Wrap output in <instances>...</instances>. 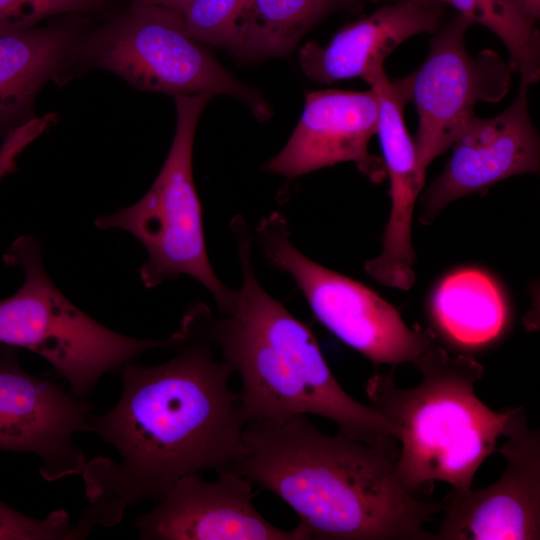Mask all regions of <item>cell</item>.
I'll return each mask as SVG.
<instances>
[{"mask_svg":"<svg viewBox=\"0 0 540 540\" xmlns=\"http://www.w3.org/2000/svg\"><path fill=\"white\" fill-rule=\"evenodd\" d=\"M528 88L521 83L513 102L491 118L474 115L452 144L442 173L422 197L421 221H431L445 206L486 190L508 177L536 173L540 164L537 131L528 109Z\"/></svg>","mask_w":540,"mask_h":540,"instance_id":"13","label":"cell"},{"mask_svg":"<svg viewBox=\"0 0 540 540\" xmlns=\"http://www.w3.org/2000/svg\"><path fill=\"white\" fill-rule=\"evenodd\" d=\"M412 363L422 376L415 387L400 388L386 374L366 384L371 406L401 429L399 479L413 494L435 481L467 491L482 463L498 451L510 408L496 412L477 397L484 368L470 355L435 346Z\"/></svg>","mask_w":540,"mask_h":540,"instance_id":"4","label":"cell"},{"mask_svg":"<svg viewBox=\"0 0 540 540\" xmlns=\"http://www.w3.org/2000/svg\"><path fill=\"white\" fill-rule=\"evenodd\" d=\"M109 0H0V33L37 26L63 15H90Z\"/></svg>","mask_w":540,"mask_h":540,"instance_id":"22","label":"cell"},{"mask_svg":"<svg viewBox=\"0 0 540 540\" xmlns=\"http://www.w3.org/2000/svg\"><path fill=\"white\" fill-rule=\"evenodd\" d=\"M76 52L142 91L173 97L222 94L242 101L259 121L271 116L261 93L229 73L206 44L190 36L182 13L173 9L129 3L81 37Z\"/></svg>","mask_w":540,"mask_h":540,"instance_id":"6","label":"cell"},{"mask_svg":"<svg viewBox=\"0 0 540 540\" xmlns=\"http://www.w3.org/2000/svg\"><path fill=\"white\" fill-rule=\"evenodd\" d=\"M86 17L0 33V138L33 118L38 92L77 51Z\"/></svg>","mask_w":540,"mask_h":540,"instance_id":"17","label":"cell"},{"mask_svg":"<svg viewBox=\"0 0 540 540\" xmlns=\"http://www.w3.org/2000/svg\"><path fill=\"white\" fill-rule=\"evenodd\" d=\"M214 481L199 474L178 479L133 526L142 540H308L300 525L284 530L267 521L253 503V484L233 470Z\"/></svg>","mask_w":540,"mask_h":540,"instance_id":"12","label":"cell"},{"mask_svg":"<svg viewBox=\"0 0 540 540\" xmlns=\"http://www.w3.org/2000/svg\"><path fill=\"white\" fill-rule=\"evenodd\" d=\"M231 228L242 271L231 307L213 315L197 304L185 313L180 328L214 344L238 372L246 422H281L313 414L333 421L347 437L399 449L401 429L346 393L311 329L261 286L251 264L252 235L244 219L234 218Z\"/></svg>","mask_w":540,"mask_h":540,"instance_id":"3","label":"cell"},{"mask_svg":"<svg viewBox=\"0 0 540 540\" xmlns=\"http://www.w3.org/2000/svg\"><path fill=\"white\" fill-rule=\"evenodd\" d=\"M213 96L200 93L174 97L175 134L154 183L135 204L98 216L95 226L127 231L141 242L147 259L139 274L146 288L188 275L211 294L218 312H225L232 305L236 290L224 285L210 264L192 167L197 123Z\"/></svg>","mask_w":540,"mask_h":540,"instance_id":"7","label":"cell"},{"mask_svg":"<svg viewBox=\"0 0 540 540\" xmlns=\"http://www.w3.org/2000/svg\"><path fill=\"white\" fill-rule=\"evenodd\" d=\"M129 3L152 4L183 12L195 0H128Z\"/></svg>","mask_w":540,"mask_h":540,"instance_id":"26","label":"cell"},{"mask_svg":"<svg viewBox=\"0 0 540 540\" xmlns=\"http://www.w3.org/2000/svg\"><path fill=\"white\" fill-rule=\"evenodd\" d=\"M470 24L463 15L454 16L432 38L424 63L405 77L418 114L417 162L425 174L475 115V105L498 102L510 88L512 70L498 53L469 54L465 34Z\"/></svg>","mask_w":540,"mask_h":540,"instance_id":"9","label":"cell"},{"mask_svg":"<svg viewBox=\"0 0 540 540\" xmlns=\"http://www.w3.org/2000/svg\"><path fill=\"white\" fill-rule=\"evenodd\" d=\"M471 23L491 30L509 53V66L528 86L540 78V34L513 0H443Z\"/></svg>","mask_w":540,"mask_h":540,"instance_id":"20","label":"cell"},{"mask_svg":"<svg viewBox=\"0 0 540 540\" xmlns=\"http://www.w3.org/2000/svg\"><path fill=\"white\" fill-rule=\"evenodd\" d=\"M72 530L73 523L64 509L38 519L0 500V540H71Z\"/></svg>","mask_w":540,"mask_h":540,"instance_id":"23","label":"cell"},{"mask_svg":"<svg viewBox=\"0 0 540 540\" xmlns=\"http://www.w3.org/2000/svg\"><path fill=\"white\" fill-rule=\"evenodd\" d=\"M520 13L532 24L540 17V0H513Z\"/></svg>","mask_w":540,"mask_h":540,"instance_id":"25","label":"cell"},{"mask_svg":"<svg viewBox=\"0 0 540 540\" xmlns=\"http://www.w3.org/2000/svg\"><path fill=\"white\" fill-rule=\"evenodd\" d=\"M370 1L379 2V1H389V0H370ZM392 1H412V2H416V3H420L423 5L432 6V7H438L439 5L444 4L443 0H392Z\"/></svg>","mask_w":540,"mask_h":540,"instance_id":"27","label":"cell"},{"mask_svg":"<svg viewBox=\"0 0 540 540\" xmlns=\"http://www.w3.org/2000/svg\"><path fill=\"white\" fill-rule=\"evenodd\" d=\"M94 410L56 382L28 373L17 348L0 344V450L38 456L48 482L81 475L87 460L74 435L91 431Z\"/></svg>","mask_w":540,"mask_h":540,"instance_id":"10","label":"cell"},{"mask_svg":"<svg viewBox=\"0 0 540 540\" xmlns=\"http://www.w3.org/2000/svg\"><path fill=\"white\" fill-rule=\"evenodd\" d=\"M360 0H244L238 19L240 60H260L290 54L303 35L332 13L350 9Z\"/></svg>","mask_w":540,"mask_h":540,"instance_id":"19","label":"cell"},{"mask_svg":"<svg viewBox=\"0 0 540 540\" xmlns=\"http://www.w3.org/2000/svg\"><path fill=\"white\" fill-rule=\"evenodd\" d=\"M255 235L269 263L292 278L315 317L374 364L412 362L436 346L430 329L408 327L377 293L302 254L293 244L282 214L264 217Z\"/></svg>","mask_w":540,"mask_h":540,"instance_id":"8","label":"cell"},{"mask_svg":"<svg viewBox=\"0 0 540 540\" xmlns=\"http://www.w3.org/2000/svg\"><path fill=\"white\" fill-rule=\"evenodd\" d=\"M497 453L502 475L481 489L450 491L435 540H535L540 538V433L523 406L510 408Z\"/></svg>","mask_w":540,"mask_h":540,"instance_id":"11","label":"cell"},{"mask_svg":"<svg viewBox=\"0 0 540 540\" xmlns=\"http://www.w3.org/2000/svg\"><path fill=\"white\" fill-rule=\"evenodd\" d=\"M366 82L378 97L377 134L390 181L391 211L382 250L377 257L367 260L365 267L382 284L406 286L415 279L412 216L426 174L418 166L415 142L404 122L403 109L409 101L405 78L391 81L382 68L374 71Z\"/></svg>","mask_w":540,"mask_h":540,"instance_id":"15","label":"cell"},{"mask_svg":"<svg viewBox=\"0 0 540 540\" xmlns=\"http://www.w3.org/2000/svg\"><path fill=\"white\" fill-rule=\"evenodd\" d=\"M378 117L373 88L309 92L291 137L263 170L292 179L340 162H354L361 174L381 183L387 176L383 159L368 148L377 134Z\"/></svg>","mask_w":540,"mask_h":540,"instance_id":"14","label":"cell"},{"mask_svg":"<svg viewBox=\"0 0 540 540\" xmlns=\"http://www.w3.org/2000/svg\"><path fill=\"white\" fill-rule=\"evenodd\" d=\"M40 135L39 124L29 121L4 136L0 146V179L17 169V157Z\"/></svg>","mask_w":540,"mask_h":540,"instance_id":"24","label":"cell"},{"mask_svg":"<svg viewBox=\"0 0 540 540\" xmlns=\"http://www.w3.org/2000/svg\"><path fill=\"white\" fill-rule=\"evenodd\" d=\"M3 259L9 266H20L25 278L17 292L0 300V344L41 356L76 398L91 394L106 373L178 341L176 332L165 339L130 337L88 316L50 280L33 237L17 238Z\"/></svg>","mask_w":540,"mask_h":540,"instance_id":"5","label":"cell"},{"mask_svg":"<svg viewBox=\"0 0 540 540\" xmlns=\"http://www.w3.org/2000/svg\"><path fill=\"white\" fill-rule=\"evenodd\" d=\"M244 0H195L183 12L187 32L196 40L234 54Z\"/></svg>","mask_w":540,"mask_h":540,"instance_id":"21","label":"cell"},{"mask_svg":"<svg viewBox=\"0 0 540 540\" xmlns=\"http://www.w3.org/2000/svg\"><path fill=\"white\" fill-rule=\"evenodd\" d=\"M440 26L437 7L394 1L342 27L322 46L307 42L298 52L302 72L322 83L368 77L384 68V61L405 40Z\"/></svg>","mask_w":540,"mask_h":540,"instance_id":"16","label":"cell"},{"mask_svg":"<svg viewBox=\"0 0 540 540\" xmlns=\"http://www.w3.org/2000/svg\"><path fill=\"white\" fill-rule=\"evenodd\" d=\"M177 352L154 366L127 363L121 395L106 413L90 416L91 433L117 452L95 456L81 476L89 505L73 524L72 540L118 525L127 508L159 501L183 476L231 469L245 451L247 424L234 373L211 344L177 332Z\"/></svg>","mask_w":540,"mask_h":540,"instance_id":"1","label":"cell"},{"mask_svg":"<svg viewBox=\"0 0 540 540\" xmlns=\"http://www.w3.org/2000/svg\"><path fill=\"white\" fill-rule=\"evenodd\" d=\"M431 312L439 331L466 349L496 340L508 318L500 289L477 269H462L444 278L434 291Z\"/></svg>","mask_w":540,"mask_h":540,"instance_id":"18","label":"cell"},{"mask_svg":"<svg viewBox=\"0 0 540 540\" xmlns=\"http://www.w3.org/2000/svg\"><path fill=\"white\" fill-rule=\"evenodd\" d=\"M243 439L230 470L288 504L308 540H435L425 525L442 504L404 487L399 450L325 434L306 415L247 423Z\"/></svg>","mask_w":540,"mask_h":540,"instance_id":"2","label":"cell"}]
</instances>
